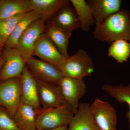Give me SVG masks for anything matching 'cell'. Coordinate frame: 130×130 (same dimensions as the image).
<instances>
[{
  "label": "cell",
  "mask_w": 130,
  "mask_h": 130,
  "mask_svg": "<svg viewBox=\"0 0 130 130\" xmlns=\"http://www.w3.org/2000/svg\"><path fill=\"white\" fill-rule=\"evenodd\" d=\"M21 78H14L0 83V106L12 118L21 102Z\"/></svg>",
  "instance_id": "obj_5"
},
{
  "label": "cell",
  "mask_w": 130,
  "mask_h": 130,
  "mask_svg": "<svg viewBox=\"0 0 130 130\" xmlns=\"http://www.w3.org/2000/svg\"><path fill=\"white\" fill-rule=\"evenodd\" d=\"M102 89L120 104L125 103L129 106V110L126 113V117L129 123V130H130V83L126 85L105 84Z\"/></svg>",
  "instance_id": "obj_22"
},
{
  "label": "cell",
  "mask_w": 130,
  "mask_h": 130,
  "mask_svg": "<svg viewBox=\"0 0 130 130\" xmlns=\"http://www.w3.org/2000/svg\"><path fill=\"white\" fill-rule=\"evenodd\" d=\"M25 14L0 20V46L2 47L5 46L16 25Z\"/></svg>",
  "instance_id": "obj_24"
},
{
  "label": "cell",
  "mask_w": 130,
  "mask_h": 130,
  "mask_svg": "<svg viewBox=\"0 0 130 130\" xmlns=\"http://www.w3.org/2000/svg\"><path fill=\"white\" fill-rule=\"evenodd\" d=\"M95 23L98 24L121 10V0H90Z\"/></svg>",
  "instance_id": "obj_15"
},
{
  "label": "cell",
  "mask_w": 130,
  "mask_h": 130,
  "mask_svg": "<svg viewBox=\"0 0 130 130\" xmlns=\"http://www.w3.org/2000/svg\"><path fill=\"white\" fill-rule=\"evenodd\" d=\"M46 22L41 18L34 21L19 39L16 48L25 60L32 58L35 46L44 33Z\"/></svg>",
  "instance_id": "obj_4"
},
{
  "label": "cell",
  "mask_w": 130,
  "mask_h": 130,
  "mask_svg": "<svg viewBox=\"0 0 130 130\" xmlns=\"http://www.w3.org/2000/svg\"><path fill=\"white\" fill-rule=\"evenodd\" d=\"M74 113L68 104L59 106L37 109V130L50 129L68 126Z\"/></svg>",
  "instance_id": "obj_2"
},
{
  "label": "cell",
  "mask_w": 130,
  "mask_h": 130,
  "mask_svg": "<svg viewBox=\"0 0 130 130\" xmlns=\"http://www.w3.org/2000/svg\"><path fill=\"white\" fill-rule=\"evenodd\" d=\"M2 48L0 46V52H1V49Z\"/></svg>",
  "instance_id": "obj_28"
},
{
  "label": "cell",
  "mask_w": 130,
  "mask_h": 130,
  "mask_svg": "<svg viewBox=\"0 0 130 130\" xmlns=\"http://www.w3.org/2000/svg\"><path fill=\"white\" fill-rule=\"evenodd\" d=\"M93 34L96 39L109 43L118 40L130 41V11L121 9L96 25Z\"/></svg>",
  "instance_id": "obj_1"
},
{
  "label": "cell",
  "mask_w": 130,
  "mask_h": 130,
  "mask_svg": "<svg viewBox=\"0 0 130 130\" xmlns=\"http://www.w3.org/2000/svg\"><path fill=\"white\" fill-rule=\"evenodd\" d=\"M80 23L82 30L88 32L95 23L90 6L85 0H71Z\"/></svg>",
  "instance_id": "obj_21"
},
{
  "label": "cell",
  "mask_w": 130,
  "mask_h": 130,
  "mask_svg": "<svg viewBox=\"0 0 130 130\" xmlns=\"http://www.w3.org/2000/svg\"><path fill=\"white\" fill-rule=\"evenodd\" d=\"M68 130H100L88 103H81L68 125Z\"/></svg>",
  "instance_id": "obj_13"
},
{
  "label": "cell",
  "mask_w": 130,
  "mask_h": 130,
  "mask_svg": "<svg viewBox=\"0 0 130 130\" xmlns=\"http://www.w3.org/2000/svg\"><path fill=\"white\" fill-rule=\"evenodd\" d=\"M21 78V102L36 109H40L41 106L36 81L26 65Z\"/></svg>",
  "instance_id": "obj_12"
},
{
  "label": "cell",
  "mask_w": 130,
  "mask_h": 130,
  "mask_svg": "<svg viewBox=\"0 0 130 130\" xmlns=\"http://www.w3.org/2000/svg\"><path fill=\"white\" fill-rule=\"evenodd\" d=\"M35 55L53 65L60 70L67 58L61 53L44 33L35 46L33 53V56Z\"/></svg>",
  "instance_id": "obj_10"
},
{
  "label": "cell",
  "mask_w": 130,
  "mask_h": 130,
  "mask_svg": "<svg viewBox=\"0 0 130 130\" xmlns=\"http://www.w3.org/2000/svg\"><path fill=\"white\" fill-rule=\"evenodd\" d=\"M44 33L63 56L67 58L70 56L67 48L71 33L63 30L49 21L46 24Z\"/></svg>",
  "instance_id": "obj_18"
},
{
  "label": "cell",
  "mask_w": 130,
  "mask_h": 130,
  "mask_svg": "<svg viewBox=\"0 0 130 130\" xmlns=\"http://www.w3.org/2000/svg\"><path fill=\"white\" fill-rule=\"evenodd\" d=\"M3 56L5 62L0 72V81L21 77L25 60L17 50L6 47Z\"/></svg>",
  "instance_id": "obj_9"
},
{
  "label": "cell",
  "mask_w": 130,
  "mask_h": 130,
  "mask_svg": "<svg viewBox=\"0 0 130 130\" xmlns=\"http://www.w3.org/2000/svg\"><path fill=\"white\" fill-rule=\"evenodd\" d=\"M32 11H34L45 21L50 20L65 5L68 0H30Z\"/></svg>",
  "instance_id": "obj_16"
},
{
  "label": "cell",
  "mask_w": 130,
  "mask_h": 130,
  "mask_svg": "<svg viewBox=\"0 0 130 130\" xmlns=\"http://www.w3.org/2000/svg\"><path fill=\"white\" fill-rule=\"evenodd\" d=\"M41 18L36 12L31 11L25 13L16 25L5 44L6 47L16 48L19 39L34 21Z\"/></svg>",
  "instance_id": "obj_20"
},
{
  "label": "cell",
  "mask_w": 130,
  "mask_h": 130,
  "mask_svg": "<svg viewBox=\"0 0 130 130\" xmlns=\"http://www.w3.org/2000/svg\"><path fill=\"white\" fill-rule=\"evenodd\" d=\"M68 126H65L59 128H54V129H50L46 130H68Z\"/></svg>",
  "instance_id": "obj_26"
},
{
  "label": "cell",
  "mask_w": 130,
  "mask_h": 130,
  "mask_svg": "<svg viewBox=\"0 0 130 130\" xmlns=\"http://www.w3.org/2000/svg\"><path fill=\"white\" fill-rule=\"evenodd\" d=\"M25 63L33 76L42 81L59 85L63 77L60 70L44 61L31 58Z\"/></svg>",
  "instance_id": "obj_8"
},
{
  "label": "cell",
  "mask_w": 130,
  "mask_h": 130,
  "mask_svg": "<svg viewBox=\"0 0 130 130\" xmlns=\"http://www.w3.org/2000/svg\"><path fill=\"white\" fill-rule=\"evenodd\" d=\"M90 107L94 121L100 130H117L116 111L109 102L96 98Z\"/></svg>",
  "instance_id": "obj_6"
},
{
  "label": "cell",
  "mask_w": 130,
  "mask_h": 130,
  "mask_svg": "<svg viewBox=\"0 0 130 130\" xmlns=\"http://www.w3.org/2000/svg\"><path fill=\"white\" fill-rule=\"evenodd\" d=\"M31 11L30 0L0 1V20Z\"/></svg>",
  "instance_id": "obj_19"
},
{
  "label": "cell",
  "mask_w": 130,
  "mask_h": 130,
  "mask_svg": "<svg viewBox=\"0 0 130 130\" xmlns=\"http://www.w3.org/2000/svg\"><path fill=\"white\" fill-rule=\"evenodd\" d=\"M108 55L119 63L126 62L130 56V43L124 40H118L111 43Z\"/></svg>",
  "instance_id": "obj_23"
},
{
  "label": "cell",
  "mask_w": 130,
  "mask_h": 130,
  "mask_svg": "<svg viewBox=\"0 0 130 130\" xmlns=\"http://www.w3.org/2000/svg\"><path fill=\"white\" fill-rule=\"evenodd\" d=\"M35 79L40 104L42 108H49L67 104L63 98L59 85L42 81L36 78Z\"/></svg>",
  "instance_id": "obj_11"
},
{
  "label": "cell",
  "mask_w": 130,
  "mask_h": 130,
  "mask_svg": "<svg viewBox=\"0 0 130 130\" xmlns=\"http://www.w3.org/2000/svg\"><path fill=\"white\" fill-rule=\"evenodd\" d=\"M70 3L61 8L50 21L58 28L72 33L81 26L76 11Z\"/></svg>",
  "instance_id": "obj_14"
},
{
  "label": "cell",
  "mask_w": 130,
  "mask_h": 130,
  "mask_svg": "<svg viewBox=\"0 0 130 130\" xmlns=\"http://www.w3.org/2000/svg\"><path fill=\"white\" fill-rule=\"evenodd\" d=\"M37 109L21 102L12 118L21 130H37Z\"/></svg>",
  "instance_id": "obj_17"
},
{
  "label": "cell",
  "mask_w": 130,
  "mask_h": 130,
  "mask_svg": "<svg viewBox=\"0 0 130 130\" xmlns=\"http://www.w3.org/2000/svg\"><path fill=\"white\" fill-rule=\"evenodd\" d=\"M60 71L63 77L83 79L94 71L93 59L85 50L80 49L67 58Z\"/></svg>",
  "instance_id": "obj_3"
},
{
  "label": "cell",
  "mask_w": 130,
  "mask_h": 130,
  "mask_svg": "<svg viewBox=\"0 0 130 130\" xmlns=\"http://www.w3.org/2000/svg\"><path fill=\"white\" fill-rule=\"evenodd\" d=\"M59 85L64 100L74 113L79 107V100L86 92L87 86L84 79L63 77Z\"/></svg>",
  "instance_id": "obj_7"
},
{
  "label": "cell",
  "mask_w": 130,
  "mask_h": 130,
  "mask_svg": "<svg viewBox=\"0 0 130 130\" xmlns=\"http://www.w3.org/2000/svg\"><path fill=\"white\" fill-rule=\"evenodd\" d=\"M5 62V59L3 56H0V72Z\"/></svg>",
  "instance_id": "obj_27"
},
{
  "label": "cell",
  "mask_w": 130,
  "mask_h": 130,
  "mask_svg": "<svg viewBox=\"0 0 130 130\" xmlns=\"http://www.w3.org/2000/svg\"><path fill=\"white\" fill-rule=\"evenodd\" d=\"M0 130H21L12 118L2 107L0 106Z\"/></svg>",
  "instance_id": "obj_25"
}]
</instances>
